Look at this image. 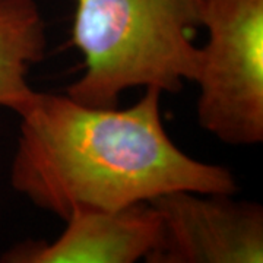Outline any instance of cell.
I'll list each match as a JSON object with an SVG mask.
<instances>
[{
  "label": "cell",
  "instance_id": "obj_2",
  "mask_svg": "<svg viewBox=\"0 0 263 263\" xmlns=\"http://www.w3.org/2000/svg\"><path fill=\"white\" fill-rule=\"evenodd\" d=\"M70 37L84 73L67 88L92 107H116L130 88L176 94L193 82L200 0H73Z\"/></svg>",
  "mask_w": 263,
  "mask_h": 263
},
{
  "label": "cell",
  "instance_id": "obj_5",
  "mask_svg": "<svg viewBox=\"0 0 263 263\" xmlns=\"http://www.w3.org/2000/svg\"><path fill=\"white\" fill-rule=\"evenodd\" d=\"M54 241L16 246L8 263H135L158 246L161 216L151 202L119 209H78Z\"/></svg>",
  "mask_w": 263,
  "mask_h": 263
},
{
  "label": "cell",
  "instance_id": "obj_3",
  "mask_svg": "<svg viewBox=\"0 0 263 263\" xmlns=\"http://www.w3.org/2000/svg\"><path fill=\"white\" fill-rule=\"evenodd\" d=\"M200 25L197 122L227 145L262 143L263 0H200Z\"/></svg>",
  "mask_w": 263,
  "mask_h": 263
},
{
  "label": "cell",
  "instance_id": "obj_1",
  "mask_svg": "<svg viewBox=\"0 0 263 263\" xmlns=\"http://www.w3.org/2000/svg\"><path fill=\"white\" fill-rule=\"evenodd\" d=\"M161 95L145 88L119 108L35 92L18 114L12 187L63 221L78 209H119L180 190L235 195L231 170L190 157L170 138Z\"/></svg>",
  "mask_w": 263,
  "mask_h": 263
},
{
  "label": "cell",
  "instance_id": "obj_4",
  "mask_svg": "<svg viewBox=\"0 0 263 263\" xmlns=\"http://www.w3.org/2000/svg\"><path fill=\"white\" fill-rule=\"evenodd\" d=\"M161 216L148 263H262L263 209L234 195L180 190L151 200Z\"/></svg>",
  "mask_w": 263,
  "mask_h": 263
},
{
  "label": "cell",
  "instance_id": "obj_6",
  "mask_svg": "<svg viewBox=\"0 0 263 263\" xmlns=\"http://www.w3.org/2000/svg\"><path fill=\"white\" fill-rule=\"evenodd\" d=\"M47 51L37 0H0V107L22 113L35 95L28 75Z\"/></svg>",
  "mask_w": 263,
  "mask_h": 263
}]
</instances>
